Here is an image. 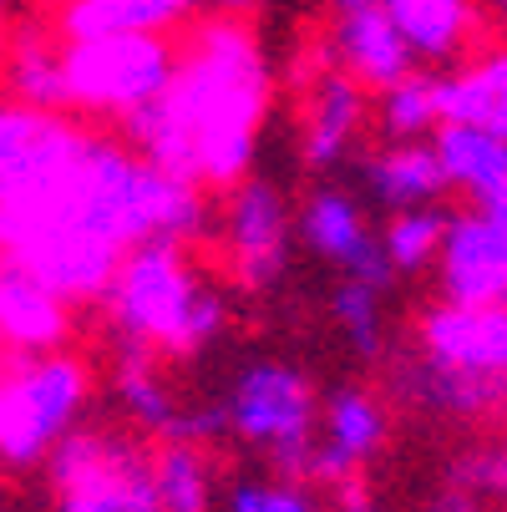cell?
Masks as SVG:
<instances>
[{
  "label": "cell",
  "instance_id": "cell-1",
  "mask_svg": "<svg viewBox=\"0 0 507 512\" xmlns=\"http://www.w3.org/2000/svg\"><path fill=\"white\" fill-rule=\"evenodd\" d=\"M173 66H178V51L158 31L92 36V41H71V51H61L66 102H87L112 117L153 102L173 82Z\"/></svg>",
  "mask_w": 507,
  "mask_h": 512
},
{
  "label": "cell",
  "instance_id": "cell-2",
  "mask_svg": "<svg viewBox=\"0 0 507 512\" xmlns=\"http://www.w3.org/2000/svg\"><path fill=\"white\" fill-rule=\"evenodd\" d=\"M381 11L391 16L406 56H411V77L426 87H452L462 71L472 66V11L467 0H381Z\"/></svg>",
  "mask_w": 507,
  "mask_h": 512
},
{
  "label": "cell",
  "instance_id": "cell-3",
  "mask_svg": "<svg viewBox=\"0 0 507 512\" xmlns=\"http://www.w3.org/2000/svg\"><path fill=\"white\" fill-rule=\"evenodd\" d=\"M320 61L340 66L345 77H355L366 92L411 77V56H406V46H401V36H396V26L381 6L335 11V21L320 41Z\"/></svg>",
  "mask_w": 507,
  "mask_h": 512
},
{
  "label": "cell",
  "instance_id": "cell-4",
  "mask_svg": "<svg viewBox=\"0 0 507 512\" xmlns=\"http://www.w3.org/2000/svg\"><path fill=\"white\" fill-rule=\"evenodd\" d=\"M437 97H442L447 117H462V122H477V127L507 137V51H492V56L472 61Z\"/></svg>",
  "mask_w": 507,
  "mask_h": 512
},
{
  "label": "cell",
  "instance_id": "cell-5",
  "mask_svg": "<svg viewBox=\"0 0 507 512\" xmlns=\"http://www.w3.org/2000/svg\"><path fill=\"white\" fill-rule=\"evenodd\" d=\"M163 11L153 0H66L61 6V31L71 41L92 36H122V31H163Z\"/></svg>",
  "mask_w": 507,
  "mask_h": 512
},
{
  "label": "cell",
  "instance_id": "cell-6",
  "mask_svg": "<svg viewBox=\"0 0 507 512\" xmlns=\"http://www.w3.org/2000/svg\"><path fill=\"white\" fill-rule=\"evenodd\" d=\"M153 6L163 11V21L173 26V21H183V16H198V11H213L208 0H153Z\"/></svg>",
  "mask_w": 507,
  "mask_h": 512
},
{
  "label": "cell",
  "instance_id": "cell-7",
  "mask_svg": "<svg viewBox=\"0 0 507 512\" xmlns=\"http://www.w3.org/2000/svg\"><path fill=\"white\" fill-rule=\"evenodd\" d=\"M330 11H360V6H381V0H325Z\"/></svg>",
  "mask_w": 507,
  "mask_h": 512
}]
</instances>
